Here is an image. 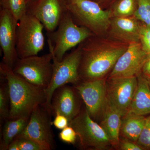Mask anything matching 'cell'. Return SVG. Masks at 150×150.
<instances>
[{"label": "cell", "instance_id": "obj_1", "mask_svg": "<svg viewBox=\"0 0 150 150\" xmlns=\"http://www.w3.org/2000/svg\"><path fill=\"white\" fill-rule=\"evenodd\" d=\"M101 38L93 35L81 43L80 81L106 78L129 46L128 43Z\"/></svg>", "mask_w": 150, "mask_h": 150}, {"label": "cell", "instance_id": "obj_2", "mask_svg": "<svg viewBox=\"0 0 150 150\" xmlns=\"http://www.w3.org/2000/svg\"><path fill=\"white\" fill-rule=\"evenodd\" d=\"M0 72L8 86L10 99L8 119L30 116L36 107L46 103L45 89L30 83L2 62L0 64Z\"/></svg>", "mask_w": 150, "mask_h": 150}, {"label": "cell", "instance_id": "obj_3", "mask_svg": "<svg viewBox=\"0 0 150 150\" xmlns=\"http://www.w3.org/2000/svg\"><path fill=\"white\" fill-rule=\"evenodd\" d=\"M67 8L76 24L102 37L108 33L112 18L110 10H105L94 0H66Z\"/></svg>", "mask_w": 150, "mask_h": 150}, {"label": "cell", "instance_id": "obj_4", "mask_svg": "<svg viewBox=\"0 0 150 150\" xmlns=\"http://www.w3.org/2000/svg\"><path fill=\"white\" fill-rule=\"evenodd\" d=\"M47 35L49 52L58 61H62L67 51L95 35L86 28L76 24L69 11L57 30L47 33Z\"/></svg>", "mask_w": 150, "mask_h": 150}, {"label": "cell", "instance_id": "obj_5", "mask_svg": "<svg viewBox=\"0 0 150 150\" xmlns=\"http://www.w3.org/2000/svg\"><path fill=\"white\" fill-rule=\"evenodd\" d=\"M82 56L81 44L70 54L64 56L61 61L53 57V74L51 82L46 92V100L43 105L50 112L51 98L54 91L60 87L72 84H76L80 82L79 69Z\"/></svg>", "mask_w": 150, "mask_h": 150}, {"label": "cell", "instance_id": "obj_6", "mask_svg": "<svg viewBox=\"0 0 150 150\" xmlns=\"http://www.w3.org/2000/svg\"><path fill=\"white\" fill-rule=\"evenodd\" d=\"M43 25L31 14L26 13L18 23L17 53L18 58L36 56L45 44Z\"/></svg>", "mask_w": 150, "mask_h": 150}, {"label": "cell", "instance_id": "obj_7", "mask_svg": "<svg viewBox=\"0 0 150 150\" xmlns=\"http://www.w3.org/2000/svg\"><path fill=\"white\" fill-rule=\"evenodd\" d=\"M77 134L80 146L84 149L105 150L113 146L100 125L88 115L86 108L69 122Z\"/></svg>", "mask_w": 150, "mask_h": 150}, {"label": "cell", "instance_id": "obj_8", "mask_svg": "<svg viewBox=\"0 0 150 150\" xmlns=\"http://www.w3.org/2000/svg\"><path fill=\"white\" fill-rule=\"evenodd\" d=\"M13 70L16 74L33 85L46 89L53 74V57L49 54L18 58Z\"/></svg>", "mask_w": 150, "mask_h": 150}, {"label": "cell", "instance_id": "obj_9", "mask_svg": "<svg viewBox=\"0 0 150 150\" xmlns=\"http://www.w3.org/2000/svg\"><path fill=\"white\" fill-rule=\"evenodd\" d=\"M137 76L106 79L107 104L122 116L129 112L137 89Z\"/></svg>", "mask_w": 150, "mask_h": 150}, {"label": "cell", "instance_id": "obj_10", "mask_svg": "<svg viewBox=\"0 0 150 150\" xmlns=\"http://www.w3.org/2000/svg\"><path fill=\"white\" fill-rule=\"evenodd\" d=\"M106 79L80 81L73 85L84 103L88 115L95 121L102 118L107 105Z\"/></svg>", "mask_w": 150, "mask_h": 150}, {"label": "cell", "instance_id": "obj_11", "mask_svg": "<svg viewBox=\"0 0 150 150\" xmlns=\"http://www.w3.org/2000/svg\"><path fill=\"white\" fill-rule=\"evenodd\" d=\"M51 115L43 105L38 106L31 112L25 129L17 137L33 140L45 147L47 150L53 149L55 142L51 128Z\"/></svg>", "mask_w": 150, "mask_h": 150}, {"label": "cell", "instance_id": "obj_12", "mask_svg": "<svg viewBox=\"0 0 150 150\" xmlns=\"http://www.w3.org/2000/svg\"><path fill=\"white\" fill-rule=\"evenodd\" d=\"M29 3L27 13L40 21L47 33L55 31L68 11L66 0H36Z\"/></svg>", "mask_w": 150, "mask_h": 150}, {"label": "cell", "instance_id": "obj_13", "mask_svg": "<svg viewBox=\"0 0 150 150\" xmlns=\"http://www.w3.org/2000/svg\"><path fill=\"white\" fill-rule=\"evenodd\" d=\"M148 57L140 42L129 43L128 48L119 57L108 77L137 76L142 73Z\"/></svg>", "mask_w": 150, "mask_h": 150}, {"label": "cell", "instance_id": "obj_14", "mask_svg": "<svg viewBox=\"0 0 150 150\" xmlns=\"http://www.w3.org/2000/svg\"><path fill=\"white\" fill-rule=\"evenodd\" d=\"M18 21L8 11H0V46L3 63L12 68L18 57L17 53L16 29Z\"/></svg>", "mask_w": 150, "mask_h": 150}, {"label": "cell", "instance_id": "obj_15", "mask_svg": "<svg viewBox=\"0 0 150 150\" xmlns=\"http://www.w3.org/2000/svg\"><path fill=\"white\" fill-rule=\"evenodd\" d=\"M80 96L74 87L68 84L60 87L54 91L51 98L50 112L51 115H64L69 122L80 112Z\"/></svg>", "mask_w": 150, "mask_h": 150}, {"label": "cell", "instance_id": "obj_16", "mask_svg": "<svg viewBox=\"0 0 150 150\" xmlns=\"http://www.w3.org/2000/svg\"><path fill=\"white\" fill-rule=\"evenodd\" d=\"M141 22L134 16L112 17L108 33L110 38L123 43L139 42Z\"/></svg>", "mask_w": 150, "mask_h": 150}, {"label": "cell", "instance_id": "obj_17", "mask_svg": "<svg viewBox=\"0 0 150 150\" xmlns=\"http://www.w3.org/2000/svg\"><path fill=\"white\" fill-rule=\"evenodd\" d=\"M137 77V88L129 112L144 116L150 114V88L147 79L142 73Z\"/></svg>", "mask_w": 150, "mask_h": 150}, {"label": "cell", "instance_id": "obj_18", "mask_svg": "<svg viewBox=\"0 0 150 150\" xmlns=\"http://www.w3.org/2000/svg\"><path fill=\"white\" fill-rule=\"evenodd\" d=\"M146 117L128 112L121 118L120 138L137 143L143 129Z\"/></svg>", "mask_w": 150, "mask_h": 150}, {"label": "cell", "instance_id": "obj_19", "mask_svg": "<svg viewBox=\"0 0 150 150\" xmlns=\"http://www.w3.org/2000/svg\"><path fill=\"white\" fill-rule=\"evenodd\" d=\"M122 117L119 112L107 104L100 125L112 142L113 147L117 148L119 144Z\"/></svg>", "mask_w": 150, "mask_h": 150}, {"label": "cell", "instance_id": "obj_20", "mask_svg": "<svg viewBox=\"0 0 150 150\" xmlns=\"http://www.w3.org/2000/svg\"><path fill=\"white\" fill-rule=\"evenodd\" d=\"M30 116L8 119L5 121L3 127L2 139L0 144V149L8 150V146L11 142L17 136L21 134L25 129L29 121Z\"/></svg>", "mask_w": 150, "mask_h": 150}, {"label": "cell", "instance_id": "obj_21", "mask_svg": "<svg viewBox=\"0 0 150 150\" xmlns=\"http://www.w3.org/2000/svg\"><path fill=\"white\" fill-rule=\"evenodd\" d=\"M112 17L134 16L137 8V0H117L112 5Z\"/></svg>", "mask_w": 150, "mask_h": 150}, {"label": "cell", "instance_id": "obj_22", "mask_svg": "<svg viewBox=\"0 0 150 150\" xmlns=\"http://www.w3.org/2000/svg\"><path fill=\"white\" fill-rule=\"evenodd\" d=\"M28 4V0H0L1 8L8 11L18 21L27 13Z\"/></svg>", "mask_w": 150, "mask_h": 150}, {"label": "cell", "instance_id": "obj_23", "mask_svg": "<svg viewBox=\"0 0 150 150\" xmlns=\"http://www.w3.org/2000/svg\"><path fill=\"white\" fill-rule=\"evenodd\" d=\"M10 111V99L8 86L6 80L0 87V119L1 122L9 119Z\"/></svg>", "mask_w": 150, "mask_h": 150}, {"label": "cell", "instance_id": "obj_24", "mask_svg": "<svg viewBox=\"0 0 150 150\" xmlns=\"http://www.w3.org/2000/svg\"><path fill=\"white\" fill-rule=\"evenodd\" d=\"M133 16L150 26V0H137V10Z\"/></svg>", "mask_w": 150, "mask_h": 150}, {"label": "cell", "instance_id": "obj_25", "mask_svg": "<svg viewBox=\"0 0 150 150\" xmlns=\"http://www.w3.org/2000/svg\"><path fill=\"white\" fill-rule=\"evenodd\" d=\"M137 144L144 150H150V115L146 117L144 125Z\"/></svg>", "mask_w": 150, "mask_h": 150}, {"label": "cell", "instance_id": "obj_26", "mask_svg": "<svg viewBox=\"0 0 150 150\" xmlns=\"http://www.w3.org/2000/svg\"><path fill=\"white\" fill-rule=\"evenodd\" d=\"M139 42L144 51L148 56H150V26L142 22L140 23Z\"/></svg>", "mask_w": 150, "mask_h": 150}, {"label": "cell", "instance_id": "obj_27", "mask_svg": "<svg viewBox=\"0 0 150 150\" xmlns=\"http://www.w3.org/2000/svg\"><path fill=\"white\" fill-rule=\"evenodd\" d=\"M20 150H47L46 148L33 140L24 138L17 137Z\"/></svg>", "mask_w": 150, "mask_h": 150}, {"label": "cell", "instance_id": "obj_28", "mask_svg": "<svg viewBox=\"0 0 150 150\" xmlns=\"http://www.w3.org/2000/svg\"><path fill=\"white\" fill-rule=\"evenodd\" d=\"M59 137L62 142L72 144H75L78 138L76 131L70 125L62 130L59 133Z\"/></svg>", "mask_w": 150, "mask_h": 150}, {"label": "cell", "instance_id": "obj_29", "mask_svg": "<svg viewBox=\"0 0 150 150\" xmlns=\"http://www.w3.org/2000/svg\"><path fill=\"white\" fill-rule=\"evenodd\" d=\"M117 148L121 150H144L137 143L122 138H120Z\"/></svg>", "mask_w": 150, "mask_h": 150}, {"label": "cell", "instance_id": "obj_30", "mask_svg": "<svg viewBox=\"0 0 150 150\" xmlns=\"http://www.w3.org/2000/svg\"><path fill=\"white\" fill-rule=\"evenodd\" d=\"M54 116V121L51 123L56 129L62 130L69 125V121L64 115L58 114Z\"/></svg>", "mask_w": 150, "mask_h": 150}, {"label": "cell", "instance_id": "obj_31", "mask_svg": "<svg viewBox=\"0 0 150 150\" xmlns=\"http://www.w3.org/2000/svg\"><path fill=\"white\" fill-rule=\"evenodd\" d=\"M142 73L146 76H150V56H148L142 70Z\"/></svg>", "mask_w": 150, "mask_h": 150}, {"label": "cell", "instance_id": "obj_32", "mask_svg": "<svg viewBox=\"0 0 150 150\" xmlns=\"http://www.w3.org/2000/svg\"><path fill=\"white\" fill-rule=\"evenodd\" d=\"M8 150H20L18 142L17 140L15 138L11 142L10 144L9 145Z\"/></svg>", "mask_w": 150, "mask_h": 150}, {"label": "cell", "instance_id": "obj_33", "mask_svg": "<svg viewBox=\"0 0 150 150\" xmlns=\"http://www.w3.org/2000/svg\"><path fill=\"white\" fill-rule=\"evenodd\" d=\"M94 1L98 3L102 7V6L109 5L110 4L112 5V4L117 0H94Z\"/></svg>", "mask_w": 150, "mask_h": 150}, {"label": "cell", "instance_id": "obj_34", "mask_svg": "<svg viewBox=\"0 0 150 150\" xmlns=\"http://www.w3.org/2000/svg\"><path fill=\"white\" fill-rule=\"evenodd\" d=\"M145 76L146 77L147 79L148 83H149V86L150 88V76Z\"/></svg>", "mask_w": 150, "mask_h": 150}, {"label": "cell", "instance_id": "obj_35", "mask_svg": "<svg viewBox=\"0 0 150 150\" xmlns=\"http://www.w3.org/2000/svg\"><path fill=\"white\" fill-rule=\"evenodd\" d=\"M28 2H29V3H31V2H33L35 1H36V0H28Z\"/></svg>", "mask_w": 150, "mask_h": 150}]
</instances>
